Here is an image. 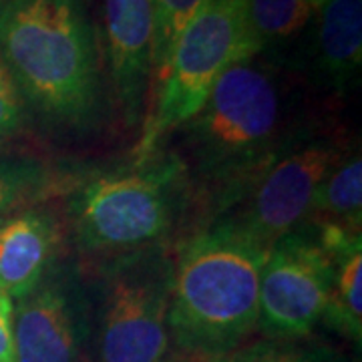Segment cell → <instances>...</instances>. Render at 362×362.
Masks as SVG:
<instances>
[{
	"label": "cell",
	"mask_w": 362,
	"mask_h": 362,
	"mask_svg": "<svg viewBox=\"0 0 362 362\" xmlns=\"http://www.w3.org/2000/svg\"><path fill=\"white\" fill-rule=\"evenodd\" d=\"M173 151L214 218L230 211L300 131L290 127L278 83L254 59L223 71ZM211 218V220H214Z\"/></svg>",
	"instance_id": "obj_1"
},
{
	"label": "cell",
	"mask_w": 362,
	"mask_h": 362,
	"mask_svg": "<svg viewBox=\"0 0 362 362\" xmlns=\"http://www.w3.org/2000/svg\"><path fill=\"white\" fill-rule=\"evenodd\" d=\"M0 57L28 115L59 133L93 127L103 81L83 0H0Z\"/></svg>",
	"instance_id": "obj_2"
},
{
	"label": "cell",
	"mask_w": 362,
	"mask_h": 362,
	"mask_svg": "<svg viewBox=\"0 0 362 362\" xmlns=\"http://www.w3.org/2000/svg\"><path fill=\"white\" fill-rule=\"evenodd\" d=\"M268 250L228 216L209 220L173 259L169 340L202 361H223L258 330Z\"/></svg>",
	"instance_id": "obj_3"
},
{
	"label": "cell",
	"mask_w": 362,
	"mask_h": 362,
	"mask_svg": "<svg viewBox=\"0 0 362 362\" xmlns=\"http://www.w3.org/2000/svg\"><path fill=\"white\" fill-rule=\"evenodd\" d=\"M192 194L173 151H157L131 168L95 173L78 183L69 204L78 250L115 258L163 246Z\"/></svg>",
	"instance_id": "obj_4"
},
{
	"label": "cell",
	"mask_w": 362,
	"mask_h": 362,
	"mask_svg": "<svg viewBox=\"0 0 362 362\" xmlns=\"http://www.w3.org/2000/svg\"><path fill=\"white\" fill-rule=\"evenodd\" d=\"M247 2L206 0L181 30L168 69L151 95L133 163L157 153L159 145L202 109L226 69L256 59L247 40Z\"/></svg>",
	"instance_id": "obj_5"
},
{
	"label": "cell",
	"mask_w": 362,
	"mask_h": 362,
	"mask_svg": "<svg viewBox=\"0 0 362 362\" xmlns=\"http://www.w3.org/2000/svg\"><path fill=\"white\" fill-rule=\"evenodd\" d=\"M173 258L165 246L107 258L95 284V342L101 362H163Z\"/></svg>",
	"instance_id": "obj_6"
},
{
	"label": "cell",
	"mask_w": 362,
	"mask_h": 362,
	"mask_svg": "<svg viewBox=\"0 0 362 362\" xmlns=\"http://www.w3.org/2000/svg\"><path fill=\"white\" fill-rule=\"evenodd\" d=\"M350 149L338 133L300 131L252 189L221 216L270 247L306 221L318 187Z\"/></svg>",
	"instance_id": "obj_7"
},
{
	"label": "cell",
	"mask_w": 362,
	"mask_h": 362,
	"mask_svg": "<svg viewBox=\"0 0 362 362\" xmlns=\"http://www.w3.org/2000/svg\"><path fill=\"white\" fill-rule=\"evenodd\" d=\"M332 268V256L310 223L276 240L259 276V332L272 340L308 337L322 322Z\"/></svg>",
	"instance_id": "obj_8"
},
{
	"label": "cell",
	"mask_w": 362,
	"mask_h": 362,
	"mask_svg": "<svg viewBox=\"0 0 362 362\" xmlns=\"http://www.w3.org/2000/svg\"><path fill=\"white\" fill-rule=\"evenodd\" d=\"M89 308L78 272L59 262L30 294L13 302L14 361H83Z\"/></svg>",
	"instance_id": "obj_9"
},
{
	"label": "cell",
	"mask_w": 362,
	"mask_h": 362,
	"mask_svg": "<svg viewBox=\"0 0 362 362\" xmlns=\"http://www.w3.org/2000/svg\"><path fill=\"white\" fill-rule=\"evenodd\" d=\"M101 35L109 83L123 123L135 127L151 95L153 8L151 0H99Z\"/></svg>",
	"instance_id": "obj_10"
},
{
	"label": "cell",
	"mask_w": 362,
	"mask_h": 362,
	"mask_svg": "<svg viewBox=\"0 0 362 362\" xmlns=\"http://www.w3.org/2000/svg\"><path fill=\"white\" fill-rule=\"evenodd\" d=\"M63 226L42 204L0 221V292L13 302L30 294L59 264Z\"/></svg>",
	"instance_id": "obj_11"
},
{
	"label": "cell",
	"mask_w": 362,
	"mask_h": 362,
	"mask_svg": "<svg viewBox=\"0 0 362 362\" xmlns=\"http://www.w3.org/2000/svg\"><path fill=\"white\" fill-rule=\"evenodd\" d=\"M312 226V223H310ZM320 242L332 256V290L324 322L356 346L362 342V232L318 228Z\"/></svg>",
	"instance_id": "obj_12"
},
{
	"label": "cell",
	"mask_w": 362,
	"mask_h": 362,
	"mask_svg": "<svg viewBox=\"0 0 362 362\" xmlns=\"http://www.w3.org/2000/svg\"><path fill=\"white\" fill-rule=\"evenodd\" d=\"M316 13L318 71L334 90L349 89L362 65V0H326Z\"/></svg>",
	"instance_id": "obj_13"
},
{
	"label": "cell",
	"mask_w": 362,
	"mask_h": 362,
	"mask_svg": "<svg viewBox=\"0 0 362 362\" xmlns=\"http://www.w3.org/2000/svg\"><path fill=\"white\" fill-rule=\"evenodd\" d=\"M304 223L362 232L361 149H350L337 168L326 175L312 199L310 211Z\"/></svg>",
	"instance_id": "obj_14"
},
{
	"label": "cell",
	"mask_w": 362,
	"mask_h": 362,
	"mask_svg": "<svg viewBox=\"0 0 362 362\" xmlns=\"http://www.w3.org/2000/svg\"><path fill=\"white\" fill-rule=\"evenodd\" d=\"M312 8L308 0H250L247 40L252 54L282 45L306 26Z\"/></svg>",
	"instance_id": "obj_15"
},
{
	"label": "cell",
	"mask_w": 362,
	"mask_h": 362,
	"mask_svg": "<svg viewBox=\"0 0 362 362\" xmlns=\"http://www.w3.org/2000/svg\"><path fill=\"white\" fill-rule=\"evenodd\" d=\"M54 183L51 165L37 157H0V221L18 209L40 204Z\"/></svg>",
	"instance_id": "obj_16"
},
{
	"label": "cell",
	"mask_w": 362,
	"mask_h": 362,
	"mask_svg": "<svg viewBox=\"0 0 362 362\" xmlns=\"http://www.w3.org/2000/svg\"><path fill=\"white\" fill-rule=\"evenodd\" d=\"M206 0H151L153 8V51H151V95L168 69L181 30Z\"/></svg>",
	"instance_id": "obj_17"
},
{
	"label": "cell",
	"mask_w": 362,
	"mask_h": 362,
	"mask_svg": "<svg viewBox=\"0 0 362 362\" xmlns=\"http://www.w3.org/2000/svg\"><path fill=\"white\" fill-rule=\"evenodd\" d=\"M226 362H332L322 350L300 346L294 340H259L232 352Z\"/></svg>",
	"instance_id": "obj_18"
},
{
	"label": "cell",
	"mask_w": 362,
	"mask_h": 362,
	"mask_svg": "<svg viewBox=\"0 0 362 362\" xmlns=\"http://www.w3.org/2000/svg\"><path fill=\"white\" fill-rule=\"evenodd\" d=\"M28 109L0 57V143L8 141L25 129Z\"/></svg>",
	"instance_id": "obj_19"
},
{
	"label": "cell",
	"mask_w": 362,
	"mask_h": 362,
	"mask_svg": "<svg viewBox=\"0 0 362 362\" xmlns=\"http://www.w3.org/2000/svg\"><path fill=\"white\" fill-rule=\"evenodd\" d=\"M0 362L14 361L13 300L0 292Z\"/></svg>",
	"instance_id": "obj_20"
},
{
	"label": "cell",
	"mask_w": 362,
	"mask_h": 362,
	"mask_svg": "<svg viewBox=\"0 0 362 362\" xmlns=\"http://www.w3.org/2000/svg\"><path fill=\"white\" fill-rule=\"evenodd\" d=\"M324 2H326V0H308V4H310L312 8H314V13H316V11H318V8L322 6Z\"/></svg>",
	"instance_id": "obj_21"
}]
</instances>
